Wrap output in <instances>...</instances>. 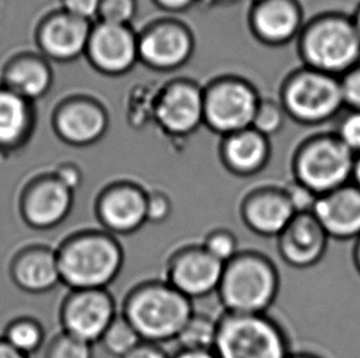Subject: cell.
I'll return each instance as SVG.
<instances>
[{
  "instance_id": "cell-1",
  "label": "cell",
  "mask_w": 360,
  "mask_h": 358,
  "mask_svg": "<svg viewBox=\"0 0 360 358\" xmlns=\"http://www.w3.org/2000/svg\"><path fill=\"white\" fill-rule=\"evenodd\" d=\"M60 280L69 290H103L117 279L124 252L117 236L105 230H83L57 246Z\"/></svg>"
},
{
  "instance_id": "cell-2",
  "label": "cell",
  "mask_w": 360,
  "mask_h": 358,
  "mask_svg": "<svg viewBox=\"0 0 360 358\" xmlns=\"http://www.w3.org/2000/svg\"><path fill=\"white\" fill-rule=\"evenodd\" d=\"M121 314L143 341L161 345L176 341L195 310L193 300L162 279L134 286L122 303Z\"/></svg>"
},
{
  "instance_id": "cell-3",
  "label": "cell",
  "mask_w": 360,
  "mask_h": 358,
  "mask_svg": "<svg viewBox=\"0 0 360 358\" xmlns=\"http://www.w3.org/2000/svg\"><path fill=\"white\" fill-rule=\"evenodd\" d=\"M297 42L302 67L341 78L360 63V36L352 15H316L305 22Z\"/></svg>"
},
{
  "instance_id": "cell-4",
  "label": "cell",
  "mask_w": 360,
  "mask_h": 358,
  "mask_svg": "<svg viewBox=\"0 0 360 358\" xmlns=\"http://www.w3.org/2000/svg\"><path fill=\"white\" fill-rule=\"evenodd\" d=\"M281 276L271 258L255 251H240L226 263L218 297L226 313L263 314L277 300Z\"/></svg>"
},
{
  "instance_id": "cell-5",
  "label": "cell",
  "mask_w": 360,
  "mask_h": 358,
  "mask_svg": "<svg viewBox=\"0 0 360 358\" xmlns=\"http://www.w3.org/2000/svg\"><path fill=\"white\" fill-rule=\"evenodd\" d=\"M214 352L218 358H289L285 330L267 313H226L218 318Z\"/></svg>"
},
{
  "instance_id": "cell-6",
  "label": "cell",
  "mask_w": 360,
  "mask_h": 358,
  "mask_svg": "<svg viewBox=\"0 0 360 358\" xmlns=\"http://www.w3.org/2000/svg\"><path fill=\"white\" fill-rule=\"evenodd\" d=\"M354 160L356 155L333 131L315 134L294 154V180L320 197L351 183Z\"/></svg>"
},
{
  "instance_id": "cell-7",
  "label": "cell",
  "mask_w": 360,
  "mask_h": 358,
  "mask_svg": "<svg viewBox=\"0 0 360 358\" xmlns=\"http://www.w3.org/2000/svg\"><path fill=\"white\" fill-rule=\"evenodd\" d=\"M279 103L287 117L307 126L328 123L345 108L340 78L307 67L285 79Z\"/></svg>"
},
{
  "instance_id": "cell-8",
  "label": "cell",
  "mask_w": 360,
  "mask_h": 358,
  "mask_svg": "<svg viewBox=\"0 0 360 358\" xmlns=\"http://www.w3.org/2000/svg\"><path fill=\"white\" fill-rule=\"evenodd\" d=\"M261 98L241 79L225 78L205 91V123L212 131L228 136L252 128Z\"/></svg>"
},
{
  "instance_id": "cell-9",
  "label": "cell",
  "mask_w": 360,
  "mask_h": 358,
  "mask_svg": "<svg viewBox=\"0 0 360 358\" xmlns=\"http://www.w3.org/2000/svg\"><path fill=\"white\" fill-rule=\"evenodd\" d=\"M117 314L116 300L108 289L69 290L59 305L58 320L63 333L95 345Z\"/></svg>"
},
{
  "instance_id": "cell-10",
  "label": "cell",
  "mask_w": 360,
  "mask_h": 358,
  "mask_svg": "<svg viewBox=\"0 0 360 358\" xmlns=\"http://www.w3.org/2000/svg\"><path fill=\"white\" fill-rule=\"evenodd\" d=\"M224 265L210 256L202 243L187 244L171 253L164 280L191 300L205 298L217 293Z\"/></svg>"
},
{
  "instance_id": "cell-11",
  "label": "cell",
  "mask_w": 360,
  "mask_h": 358,
  "mask_svg": "<svg viewBox=\"0 0 360 358\" xmlns=\"http://www.w3.org/2000/svg\"><path fill=\"white\" fill-rule=\"evenodd\" d=\"M148 195L139 184L118 180L108 184L95 201V215L101 227L115 236H128L146 223Z\"/></svg>"
},
{
  "instance_id": "cell-12",
  "label": "cell",
  "mask_w": 360,
  "mask_h": 358,
  "mask_svg": "<svg viewBox=\"0 0 360 358\" xmlns=\"http://www.w3.org/2000/svg\"><path fill=\"white\" fill-rule=\"evenodd\" d=\"M85 54L100 73L120 77L139 62L138 36L129 26L98 21L93 25Z\"/></svg>"
},
{
  "instance_id": "cell-13",
  "label": "cell",
  "mask_w": 360,
  "mask_h": 358,
  "mask_svg": "<svg viewBox=\"0 0 360 358\" xmlns=\"http://www.w3.org/2000/svg\"><path fill=\"white\" fill-rule=\"evenodd\" d=\"M139 62L169 72L185 65L195 49L190 29L177 21H159L138 36Z\"/></svg>"
},
{
  "instance_id": "cell-14",
  "label": "cell",
  "mask_w": 360,
  "mask_h": 358,
  "mask_svg": "<svg viewBox=\"0 0 360 358\" xmlns=\"http://www.w3.org/2000/svg\"><path fill=\"white\" fill-rule=\"evenodd\" d=\"M156 121L174 136H187L205 123V91L191 81L167 85L155 103Z\"/></svg>"
},
{
  "instance_id": "cell-15",
  "label": "cell",
  "mask_w": 360,
  "mask_h": 358,
  "mask_svg": "<svg viewBox=\"0 0 360 358\" xmlns=\"http://www.w3.org/2000/svg\"><path fill=\"white\" fill-rule=\"evenodd\" d=\"M91 29V21L59 10L39 22L36 42L44 58L68 63L85 54Z\"/></svg>"
},
{
  "instance_id": "cell-16",
  "label": "cell",
  "mask_w": 360,
  "mask_h": 358,
  "mask_svg": "<svg viewBox=\"0 0 360 358\" xmlns=\"http://www.w3.org/2000/svg\"><path fill=\"white\" fill-rule=\"evenodd\" d=\"M74 192L52 173H39L31 182L22 201L25 218L32 227L52 231L73 208Z\"/></svg>"
},
{
  "instance_id": "cell-17",
  "label": "cell",
  "mask_w": 360,
  "mask_h": 358,
  "mask_svg": "<svg viewBox=\"0 0 360 358\" xmlns=\"http://www.w3.org/2000/svg\"><path fill=\"white\" fill-rule=\"evenodd\" d=\"M295 215L284 188L271 185L250 190L240 205L245 226L262 237L277 238Z\"/></svg>"
},
{
  "instance_id": "cell-18",
  "label": "cell",
  "mask_w": 360,
  "mask_h": 358,
  "mask_svg": "<svg viewBox=\"0 0 360 358\" xmlns=\"http://www.w3.org/2000/svg\"><path fill=\"white\" fill-rule=\"evenodd\" d=\"M108 128V113L90 98H72L60 103L54 112V131L68 145H93L105 135Z\"/></svg>"
},
{
  "instance_id": "cell-19",
  "label": "cell",
  "mask_w": 360,
  "mask_h": 358,
  "mask_svg": "<svg viewBox=\"0 0 360 358\" xmlns=\"http://www.w3.org/2000/svg\"><path fill=\"white\" fill-rule=\"evenodd\" d=\"M328 239L312 213H297L277 237L278 253L289 267L307 269L316 265L323 258Z\"/></svg>"
},
{
  "instance_id": "cell-20",
  "label": "cell",
  "mask_w": 360,
  "mask_h": 358,
  "mask_svg": "<svg viewBox=\"0 0 360 358\" xmlns=\"http://www.w3.org/2000/svg\"><path fill=\"white\" fill-rule=\"evenodd\" d=\"M250 22L261 42L278 47L297 39L305 20L297 0H259L253 6Z\"/></svg>"
},
{
  "instance_id": "cell-21",
  "label": "cell",
  "mask_w": 360,
  "mask_h": 358,
  "mask_svg": "<svg viewBox=\"0 0 360 358\" xmlns=\"http://www.w3.org/2000/svg\"><path fill=\"white\" fill-rule=\"evenodd\" d=\"M312 215L327 236L338 241L360 237V188L348 183L317 198Z\"/></svg>"
},
{
  "instance_id": "cell-22",
  "label": "cell",
  "mask_w": 360,
  "mask_h": 358,
  "mask_svg": "<svg viewBox=\"0 0 360 358\" xmlns=\"http://www.w3.org/2000/svg\"><path fill=\"white\" fill-rule=\"evenodd\" d=\"M269 138L253 128L224 136L220 157L225 168L239 177L257 175L271 157Z\"/></svg>"
},
{
  "instance_id": "cell-23",
  "label": "cell",
  "mask_w": 360,
  "mask_h": 358,
  "mask_svg": "<svg viewBox=\"0 0 360 358\" xmlns=\"http://www.w3.org/2000/svg\"><path fill=\"white\" fill-rule=\"evenodd\" d=\"M0 84L27 101L34 102L52 88L53 72L44 55L16 54L5 64Z\"/></svg>"
},
{
  "instance_id": "cell-24",
  "label": "cell",
  "mask_w": 360,
  "mask_h": 358,
  "mask_svg": "<svg viewBox=\"0 0 360 358\" xmlns=\"http://www.w3.org/2000/svg\"><path fill=\"white\" fill-rule=\"evenodd\" d=\"M14 277L21 289L46 295L57 289L60 280L57 247L39 244L20 254L14 264Z\"/></svg>"
},
{
  "instance_id": "cell-25",
  "label": "cell",
  "mask_w": 360,
  "mask_h": 358,
  "mask_svg": "<svg viewBox=\"0 0 360 358\" xmlns=\"http://www.w3.org/2000/svg\"><path fill=\"white\" fill-rule=\"evenodd\" d=\"M34 102H30L0 84V154L21 150L34 131Z\"/></svg>"
},
{
  "instance_id": "cell-26",
  "label": "cell",
  "mask_w": 360,
  "mask_h": 358,
  "mask_svg": "<svg viewBox=\"0 0 360 358\" xmlns=\"http://www.w3.org/2000/svg\"><path fill=\"white\" fill-rule=\"evenodd\" d=\"M217 330L218 319L195 312L176 339L179 349L214 350Z\"/></svg>"
},
{
  "instance_id": "cell-27",
  "label": "cell",
  "mask_w": 360,
  "mask_h": 358,
  "mask_svg": "<svg viewBox=\"0 0 360 358\" xmlns=\"http://www.w3.org/2000/svg\"><path fill=\"white\" fill-rule=\"evenodd\" d=\"M141 343L143 340L133 328V325L121 314V312H118L98 344H101L108 354L122 358L129 354L131 350L136 349Z\"/></svg>"
},
{
  "instance_id": "cell-28",
  "label": "cell",
  "mask_w": 360,
  "mask_h": 358,
  "mask_svg": "<svg viewBox=\"0 0 360 358\" xmlns=\"http://www.w3.org/2000/svg\"><path fill=\"white\" fill-rule=\"evenodd\" d=\"M46 339L44 323L34 319H22L10 326L5 341L22 354H32L39 351Z\"/></svg>"
},
{
  "instance_id": "cell-29",
  "label": "cell",
  "mask_w": 360,
  "mask_h": 358,
  "mask_svg": "<svg viewBox=\"0 0 360 358\" xmlns=\"http://www.w3.org/2000/svg\"><path fill=\"white\" fill-rule=\"evenodd\" d=\"M202 246L210 256H213L223 264L230 262L240 253L238 238L234 233L225 228H217L210 231L203 239Z\"/></svg>"
},
{
  "instance_id": "cell-30",
  "label": "cell",
  "mask_w": 360,
  "mask_h": 358,
  "mask_svg": "<svg viewBox=\"0 0 360 358\" xmlns=\"http://www.w3.org/2000/svg\"><path fill=\"white\" fill-rule=\"evenodd\" d=\"M285 117L287 114L281 103L261 100L253 119L252 128L258 133L269 138L282 131Z\"/></svg>"
},
{
  "instance_id": "cell-31",
  "label": "cell",
  "mask_w": 360,
  "mask_h": 358,
  "mask_svg": "<svg viewBox=\"0 0 360 358\" xmlns=\"http://www.w3.org/2000/svg\"><path fill=\"white\" fill-rule=\"evenodd\" d=\"M44 358H94V345L62 331L49 345Z\"/></svg>"
},
{
  "instance_id": "cell-32",
  "label": "cell",
  "mask_w": 360,
  "mask_h": 358,
  "mask_svg": "<svg viewBox=\"0 0 360 358\" xmlns=\"http://www.w3.org/2000/svg\"><path fill=\"white\" fill-rule=\"evenodd\" d=\"M136 14V0H103L98 21L106 24L129 26Z\"/></svg>"
},
{
  "instance_id": "cell-33",
  "label": "cell",
  "mask_w": 360,
  "mask_h": 358,
  "mask_svg": "<svg viewBox=\"0 0 360 358\" xmlns=\"http://www.w3.org/2000/svg\"><path fill=\"white\" fill-rule=\"evenodd\" d=\"M337 138L354 154H360V111L347 110L346 114L341 117L337 123Z\"/></svg>"
},
{
  "instance_id": "cell-34",
  "label": "cell",
  "mask_w": 360,
  "mask_h": 358,
  "mask_svg": "<svg viewBox=\"0 0 360 358\" xmlns=\"http://www.w3.org/2000/svg\"><path fill=\"white\" fill-rule=\"evenodd\" d=\"M345 108L360 111V63L340 78Z\"/></svg>"
},
{
  "instance_id": "cell-35",
  "label": "cell",
  "mask_w": 360,
  "mask_h": 358,
  "mask_svg": "<svg viewBox=\"0 0 360 358\" xmlns=\"http://www.w3.org/2000/svg\"><path fill=\"white\" fill-rule=\"evenodd\" d=\"M172 213V200L169 194L161 190H150L148 195V223H162L170 218Z\"/></svg>"
},
{
  "instance_id": "cell-36",
  "label": "cell",
  "mask_w": 360,
  "mask_h": 358,
  "mask_svg": "<svg viewBox=\"0 0 360 358\" xmlns=\"http://www.w3.org/2000/svg\"><path fill=\"white\" fill-rule=\"evenodd\" d=\"M284 190L295 213H312L319 198L316 194L312 193L311 190L305 188L302 184L297 183V180L288 184L287 187H284Z\"/></svg>"
},
{
  "instance_id": "cell-37",
  "label": "cell",
  "mask_w": 360,
  "mask_h": 358,
  "mask_svg": "<svg viewBox=\"0 0 360 358\" xmlns=\"http://www.w3.org/2000/svg\"><path fill=\"white\" fill-rule=\"evenodd\" d=\"M101 1L103 0H60L62 10L88 21L98 18Z\"/></svg>"
},
{
  "instance_id": "cell-38",
  "label": "cell",
  "mask_w": 360,
  "mask_h": 358,
  "mask_svg": "<svg viewBox=\"0 0 360 358\" xmlns=\"http://www.w3.org/2000/svg\"><path fill=\"white\" fill-rule=\"evenodd\" d=\"M54 175L58 177L62 183L65 184L74 193L78 190L83 184V173L77 166L73 164H64L59 166L57 170L54 171Z\"/></svg>"
},
{
  "instance_id": "cell-39",
  "label": "cell",
  "mask_w": 360,
  "mask_h": 358,
  "mask_svg": "<svg viewBox=\"0 0 360 358\" xmlns=\"http://www.w3.org/2000/svg\"><path fill=\"white\" fill-rule=\"evenodd\" d=\"M122 358H171V354H167L161 345L143 341Z\"/></svg>"
},
{
  "instance_id": "cell-40",
  "label": "cell",
  "mask_w": 360,
  "mask_h": 358,
  "mask_svg": "<svg viewBox=\"0 0 360 358\" xmlns=\"http://www.w3.org/2000/svg\"><path fill=\"white\" fill-rule=\"evenodd\" d=\"M159 8L171 13H179V11H185L191 8L195 0H154Z\"/></svg>"
},
{
  "instance_id": "cell-41",
  "label": "cell",
  "mask_w": 360,
  "mask_h": 358,
  "mask_svg": "<svg viewBox=\"0 0 360 358\" xmlns=\"http://www.w3.org/2000/svg\"><path fill=\"white\" fill-rule=\"evenodd\" d=\"M171 358H218L214 350H185L179 349L171 354Z\"/></svg>"
},
{
  "instance_id": "cell-42",
  "label": "cell",
  "mask_w": 360,
  "mask_h": 358,
  "mask_svg": "<svg viewBox=\"0 0 360 358\" xmlns=\"http://www.w3.org/2000/svg\"><path fill=\"white\" fill-rule=\"evenodd\" d=\"M0 358H29V356L14 349L5 340H1L0 341Z\"/></svg>"
},
{
  "instance_id": "cell-43",
  "label": "cell",
  "mask_w": 360,
  "mask_h": 358,
  "mask_svg": "<svg viewBox=\"0 0 360 358\" xmlns=\"http://www.w3.org/2000/svg\"><path fill=\"white\" fill-rule=\"evenodd\" d=\"M352 183L360 188V154L356 156V160H354L353 173H352Z\"/></svg>"
},
{
  "instance_id": "cell-44",
  "label": "cell",
  "mask_w": 360,
  "mask_h": 358,
  "mask_svg": "<svg viewBox=\"0 0 360 358\" xmlns=\"http://www.w3.org/2000/svg\"><path fill=\"white\" fill-rule=\"evenodd\" d=\"M353 259H354L356 270L360 272V237L356 239V247H354V252H353Z\"/></svg>"
},
{
  "instance_id": "cell-45",
  "label": "cell",
  "mask_w": 360,
  "mask_h": 358,
  "mask_svg": "<svg viewBox=\"0 0 360 358\" xmlns=\"http://www.w3.org/2000/svg\"><path fill=\"white\" fill-rule=\"evenodd\" d=\"M352 18H353V21H354V24H356V29H358V34H359L360 36V1L359 4L356 5L354 13L352 14Z\"/></svg>"
},
{
  "instance_id": "cell-46",
  "label": "cell",
  "mask_w": 360,
  "mask_h": 358,
  "mask_svg": "<svg viewBox=\"0 0 360 358\" xmlns=\"http://www.w3.org/2000/svg\"><path fill=\"white\" fill-rule=\"evenodd\" d=\"M289 358H320L316 354H307V352H299V354H292Z\"/></svg>"
}]
</instances>
